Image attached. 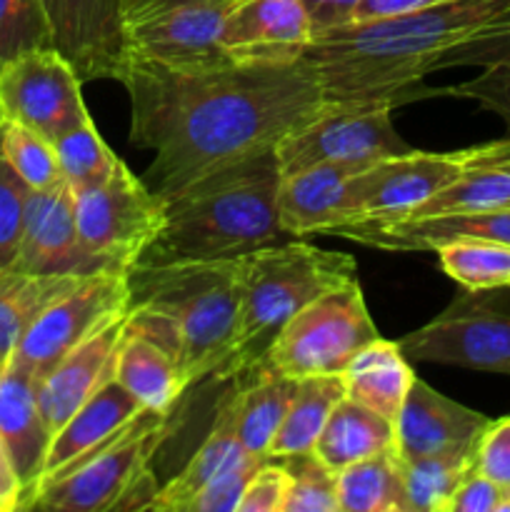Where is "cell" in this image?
Here are the masks:
<instances>
[{
	"label": "cell",
	"mask_w": 510,
	"mask_h": 512,
	"mask_svg": "<svg viewBox=\"0 0 510 512\" xmlns=\"http://www.w3.org/2000/svg\"><path fill=\"white\" fill-rule=\"evenodd\" d=\"M498 63H510V8L468 40L445 50L433 65V73L445 68H488Z\"/></svg>",
	"instance_id": "39"
},
{
	"label": "cell",
	"mask_w": 510,
	"mask_h": 512,
	"mask_svg": "<svg viewBox=\"0 0 510 512\" xmlns=\"http://www.w3.org/2000/svg\"><path fill=\"white\" fill-rule=\"evenodd\" d=\"M313 35L300 0H233L220 48L235 63H293L303 58Z\"/></svg>",
	"instance_id": "16"
},
{
	"label": "cell",
	"mask_w": 510,
	"mask_h": 512,
	"mask_svg": "<svg viewBox=\"0 0 510 512\" xmlns=\"http://www.w3.org/2000/svg\"><path fill=\"white\" fill-rule=\"evenodd\" d=\"M170 435V413L143 410L123 433L73 468L45 480L28 510L108 512L150 470V460Z\"/></svg>",
	"instance_id": "8"
},
{
	"label": "cell",
	"mask_w": 510,
	"mask_h": 512,
	"mask_svg": "<svg viewBox=\"0 0 510 512\" xmlns=\"http://www.w3.org/2000/svg\"><path fill=\"white\" fill-rule=\"evenodd\" d=\"M298 390V380L285 378L265 365H255L245 380L230 390L233 423L245 453L268 460V448L288 413Z\"/></svg>",
	"instance_id": "26"
},
{
	"label": "cell",
	"mask_w": 510,
	"mask_h": 512,
	"mask_svg": "<svg viewBox=\"0 0 510 512\" xmlns=\"http://www.w3.org/2000/svg\"><path fill=\"white\" fill-rule=\"evenodd\" d=\"M483 73L465 80L460 85H450L440 93L455 95V98H468L478 103L483 110L500 115L510 125V63L488 65L480 68Z\"/></svg>",
	"instance_id": "42"
},
{
	"label": "cell",
	"mask_w": 510,
	"mask_h": 512,
	"mask_svg": "<svg viewBox=\"0 0 510 512\" xmlns=\"http://www.w3.org/2000/svg\"><path fill=\"white\" fill-rule=\"evenodd\" d=\"M300 3H303L305 10H308L313 33L318 35L330 28H338V25L350 23L365 0H300Z\"/></svg>",
	"instance_id": "46"
},
{
	"label": "cell",
	"mask_w": 510,
	"mask_h": 512,
	"mask_svg": "<svg viewBox=\"0 0 510 512\" xmlns=\"http://www.w3.org/2000/svg\"><path fill=\"white\" fill-rule=\"evenodd\" d=\"M390 103H330L275 145L280 175L318 163L368 165L410 148L395 130Z\"/></svg>",
	"instance_id": "11"
},
{
	"label": "cell",
	"mask_w": 510,
	"mask_h": 512,
	"mask_svg": "<svg viewBox=\"0 0 510 512\" xmlns=\"http://www.w3.org/2000/svg\"><path fill=\"white\" fill-rule=\"evenodd\" d=\"M5 123V118H3V113H0V125H3Z\"/></svg>",
	"instance_id": "49"
},
{
	"label": "cell",
	"mask_w": 510,
	"mask_h": 512,
	"mask_svg": "<svg viewBox=\"0 0 510 512\" xmlns=\"http://www.w3.org/2000/svg\"><path fill=\"white\" fill-rule=\"evenodd\" d=\"M13 268L28 273L88 275L95 273L75 228L73 188L65 180L43 190H28L23 208L18 255Z\"/></svg>",
	"instance_id": "17"
},
{
	"label": "cell",
	"mask_w": 510,
	"mask_h": 512,
	"mask_svg": "<svg viewBox=\"0 0 510 512\" xmlns=\"http://www.w3.org/2000/svg\"><path fill=\"white\" fill-rule=\"evenodd\" d=\"M413 363L510 378V290H465L423 328L398 340Z\"/></svg>",
	"instance_id": "10"
},
{
	"label": "cell",
	"mask_w": 510,
	"mask_h": 512,
	"mask_svg": "<svg viewBox=\"0 0 510 512\" xmlns=\"http://www.w3.org/2000/svg\"><path fill=\"white\" fill-rule=\"evenodd\" d=\"M288 470L280 460H263L245 485L238 512H283L288 500Z\"/></svg>",
	"instance_id": "43"
},
{
	"label": "cell",
	"mask_w": 510,
	"mask_h": 512,
	"mask_svg": "<svg viewBox=\"0 0 510 512\" xmlns=\"http://www.w3.org/2000/svg\"><path fill=\"white\" fill-rule=\"evenodd\" d=\"M490 418L445 398L420 378L413 380L395 418V453L400 460L470 453Z\"/></svg>",
	"instance_id": "19"
},
{
	"label": "cell",
	"mask_w": 510,
	"mask_h": 512,
	"mask_svg": "<svg viewBox=\"0 0 510 512\" xmlns=\"http://www.w3.org/2000/svg\"><path fill=\"white\" fill-rule=\"evenodd\" d=\"M40 48H53L40 0H0V65Z\"/></svg>",
	"instance_id": "38"
},
{
	"label": "cell",
	"mask_w": 510,
	"mask_h": 512,
	"mask_svg": "<svg viewBox=\"0 0 510 512\" xmlns=\"http://www.w3.org/2000/svg\"><path fill=\"white\" fill-rule=\"evenodd\" d=\"M13 510H23V488H20V480L10 465L3 438H0V512Z\"/></svg>",
	"instance_id": "48"
},
{
	"label": "cell",
	"mask_w": 510,
	"mask_h": 512,
	"mask_svg": "<svg viewBox=\"0 0 510 512\" xmlns=\"http://www.w3.org/2000/svg\"><path fill=\"white\" fill-rule=\"evenodd\" d=\"M325 235L383 253H435L440 245L455 238H488L510 245V205L435 218L360 220L338 225Z\"/></svg>",
	"instance_id": "20"
},
{
	"label": "cell",
	"mask_w": 510,
	"mask_h": 512,
	"mask_svg": "<svg viewBox=\"0 0 510 512\" xmlns=\"http://www.w3.org/2000/svg\"><path fill=\"white\" fill-rule=\"evenodd\" d=\"M503 205H510V138L475 145L463 175L413 210L408 218L478 213Z\"/></svg>",
	"instance_id": "25"
},
{
	"label": "cell",
	"mask_w": 510,
	"mask_h": 512,
	"mask_svg": "<svg viewBox=\"0 0 510 512\" xmlns=\"http://www.w3.org/2000/svg\"><path fill=\"white\" fill-rule=\"evenodd\" d=\"M370 165V163H368ZM358 163H318L280 175L278 220L290 238L325 235L343 223L345 185Z\"/></svg>",
	"instance_id": "24"
},
{
	"label": "cell",
	"mask_w": 510,
	"mask_h": 512,
	"mask_svg": "<svg viewBox=\"0 0 510 512\" xmlns=\"http://www.w3.org/2000/svg\"><path fill=\"white\" fill-rule=\"evenodd\" d=\"M53 148L55 155H58L63 180L73 190L88 188V185L105 180L120 160L108 148L103 135L98 133L93 118H85L73 130L53 140Z\"/></svg>",
	"instance_id": "35"
},
{
	"label": "cell",
	"mask_w": 510,
	"mask_h": 512,
	"mask_svg": "<svg viewBox=\"0 0 510 512\" xmlns=\"http://www.w3.org/2000/svg\"><path fill=\"white\" fill-rule=\"evenodd\" d=\"M80 85V75L58 50H28L0 65V113L53 143L90 118Z\"/></svg>",
	"instance_id": "14"
},
{
	"label": "cell",
	"mask_w": 510,
	"mask_h": 512,
	"mask_svg": "<svg viewBox=\"0 0 510 512\" xmlns=\"http://www.w3.org/2000/svg\"><path fill=\"white\" fill-rule=\"evenodd\" d=\"M345 398L340 375L298 380V390L268 448V460L290 458L315 448L335 405Z\"/></svg>",
	"instance_id": "31"
},
{
	"label": "cell",
	"mask_w": 510,
	"mask_h": 512,
	"mask_svg": "<svg viewBox=\"0 0 510 512\" xmlns=\"http://www.w3.org/2000/svg\"><path fill=\"white\" fill-rule=\"evenodd\" d=\"M80 278L83 275L28 273L13 265L0 268V365L3 368L30 323Z\"/></svg>",
	"instance_id": "30"
},
{
	"label": "cell",
	"mask_w": 510,
	"mask_h": 512,
	"mask_svg": "<svg viewBox=\"0 0 510 512\" xmlns=\"http://www.w3.org/2000/svg\"><path fill=\"white\" fill-rule=\"evenodd\" d=\"M395 445V423L375 410L365 408L358 400L345 395L330 413L313 453L340 473L358 460L378 455Z\"/></svg>",
	"instance_id": "29"
},
{
	"label": "cell",
	"mask_w": 510,
	"mask_h": 512,
	"mask_svg": "<svg viewBox=\"0 0 510 512\" xmlns=\"http://www.w3.org/2000/svg\"><path fill=\"white\" fill-rule=\"evenodd\" d=\"M75 228L85 255L103 270H130L165 220V200L123 160L100 183L73 190Z\"/></svg>",
	"instance_id": "9"
},
{
	"label": "cell",
	"mask_w": 510,
	"mask_h": 512,
	"mask_svg": "<svg viewBox=\"0 0 510 512\" xmlns=\"http://www.w3.org/2000/svg\"><path fill=\"white\" fill-rule=\"evenodd\" d=\"M440 268L463 290L510 288V245L488 238H455L440 245Z\"/></svg>",
	"instance_id": "34"
},
{
	"label": "cell",
	"mask_w": 510,
	"mask_h": 512,
	"mask_svg": "<svg viewBox=\"0 0 510 512\" xmlns=\"http://www.w3.org/2000/svg\"><path fill=\"white\" fill-rule=\"evenodd\" d=\"M475 470L510 488V415L490 420L475 445Z\"/></svg>",
	"instance_id": "44"
},
{
	"label": "cell",
	"mask_w": 510,
	"mask_h": 512,
	"mask_svg": "<svg viewBox=\"0 0 510 512\" xmlns=\"http://www.w3.org/2000/svg\"><path fill=\"white\" fill-rule=\"evenodd\" d=\"M448 3V0H365L358 8L353 20H370V18H385V15H400L413 13V10L430 8V5ZM350 20V23H353Z\"/></svg>",
	"instance_id": "47"
},
{
	"label": "cell",
	"mask_w": 510,
	"mask_h": 512,
	"mask_svg": "<svg viewBox=\"0 0 510 512\" xmlns=\"http://www.w3.org/2000/svg\"><path fill=\"white\" fill-rule=\"evenodd\" d=\"M375 338L360 283L350 280L298 310L270 340L260 365L293 380L340 375Z\"/></svg>",
	"instance_id": "6"
},
{
	"label": "cell",
	"mask_w": 510,
	"mask_h": 512,
	"mask_svg": "<svg viewBox=\"0 0 510 512\" xmlns=\"http://www.w3.org/2000/svg\"><path fill=\"white\" fill-rule=\"evenodd\" d=\"M128 283L130 308L173 335L188 383L215 378L238 328L243 258L133 265Z\"/></svg>",
	"instance_id": "4"
},
{
	"label": "cell",
	"mask_w": 510,
	"mask_h": 512,
	"mask_svg": "<svg viewBox=\"0 0 510 512\" xmlns=\"http://www.w3.org/2000/svg\"><path fill=\"white\" fill-rule=\"evenodd\" d=\"M473 470L475 450L403 460L408 512H448L450 500Z\"/></svg>",
	"instance_id": "33"
},
{
	"label": "cell",
	"mask_w": 510,
	"mask_h": 512,
	"mask_svg": "<svg viewBox=\"0 0 510 512\" xmlns=\"http://www.w3.org/2000/svg\"><path fill=\"white\" fill-rule=\"evenodd\" d=\"M0 155L28 190H43L63 180L53 143L20 123L5 120L0 125Z\"/></svg>",
	"instance_id": "36"
},
{
	"label": "cell",
	"mask_w": 510,
	"mask_h": 512,
	"mask_svg": "<svg viewBox=\"0 0 510 512\" xmlns=\"http://www.w3.org/2000/svg\"><path fill=\"white\" fill-rule=\"evenodd\" d=\"M275 148L190 183L165 203L158 235L135 265L245 258L290 238L278 220Z\"/></svg>",
	"instance_id": "3"
},
{
	"label": "cell",
	"mask_w": 510,
	"mask_h": 512,
	"mask_svg": "<svg viewBox=\"0 0 510 512\" xmlns=\"http://www.w3.org/2000/svg\"><path fill=\"white\" fill-rule=\"evenodd\" d=\"M510 8V0H448L413 13L353 20L313 35L303 60L333 103L408 98L445 50Z\"/></svg>",
	"instance_id": "2"
},
{
	"label": "cell",
	"mask_w": 510,
	"mask_h": 512,
	"mask_svg": "<svg viewBox=\"0 0 510 512\" xmlns=\"http://www.w3.org/2000/svg\"><path fill=\"white\" fill-rule=\"evenodd\" d=\"M130 145L153 150L143 183L168 203L203 175L268 153L333 100L303 58L195 70L128 68Z\"/></svg>",
	"instance_id": "1"
},
{
	"label": "cell",
	"mask_w": 510,
	"mask_h": 512,
	"mask_svg": "<svg viewBox=\"0 0 510 512\" xmlns=\"http://www.w3.org/2000/svg\"><path fill=\"white\" fill-rule=\"evenodd\" d=\"M265 458H255L248 455L240 463H235L233 468L223 470L215 480H210L203 490H200L198 498L190 503L188 512H238L240 500H243L245 485L253 478V473L258 470V465Z\"/></svg>",
	"instance_id": "41"
},
{
	"label": "cell",
	"mask_w": 510,
	"mask_h": 512,
	"mask_svg": "<svg viewBox=\"0 0 510 512\" xmlns=\"http://www.w3.org/2000/svg\"><path fill=\"white\" fill-rule=\"evenodd\" d=\"M473 148L453 153H408L380 158L353 173L345 185L343 223L403 220L463 175Z\"/></svg>",
	"instance_id": "12"
},
{
	"label": "cell",
	"mask_w": 510,
	"mask_h": 512,
	"mask_svg": "<svg viewBox=\"0 0 510 512\" xmlns=\"http://www.w3.org/2000/svg\"><path fill=\"white\" fill-rule=\"evenodd\" d=\"M128 305V270H95L83 275L30 323L10 358L38 383L68 350Z\"/></svg>",
	"instance_id": "13"
},
{
	"label": "cell",
	"mask_w": 510,
	"mask_h": 512,
	"mask_svg": "<svg viewBox=\"0 0 510 512\" xmlns=\"http://www.w3.org/2000/svg\"><path fill=\"white\" fill-rule=\"evenodd\" d=\"M230 5L233 0H120L128 68L195 70L228 63L220 33Z\"/></svg>",
	"instance_id": "7"
},
{
	"label": "cell",
	"mask_w": 510,
	"mask_h": 512,
	"mask_svg": "<svg viewBox=\"0 0 510 512\" xmlns=\"http://www.w3.org/2000/svg\"><path fill=\"white\" fill-rule=\"evenodd\" d=\"M113 378L145 410L160 413H173L180 395L190 388L175 345L160 330L133 318V310L115 353Z\"/></svg>",
	"instance_id": "21"
},
{
	"label": "cell",
	"mask_w": 510,
	"mask_h": 512,
	"mask_svg": "<svg viewBox=\"0 0 510 512\" xmlns=\"http://www.w3.org/2000/svg\"><path fill=\"white\" fill-rule=\"evenodd\" d=\"M448 512H510V488L473 470L450 500Z\"/></svg>",
	"instance_id": "45"
},
{
	"label": "cell",
	"mask_w": 510,
	"mask_h": 512,
	"mask_svg": "<svg viewBox=\"0 0 510 512\" xmlns=\"http://www.w3.org/2000/svg\"><path fill=\"white\" fill-rule=\"evenodd\" d=\"M335 483L340 512H408L403 460L395 445L335 473Z\"/></svg>",
	"instance_id": "32"
},
{
	"label": "cell",
	"mask_w": 510,
	"mask_h": 512,
	"mask_svg": "<svg viewBox=\"0 0 510 512\" xmlns=\"http://www.w3.org/2000/svg\"><path fill=\"white\" fill-rule=\"evenodd\" d=\"M0 438L23 488V510H28L43 478L50 430L40 413L35 378L13 358L0 373Z\"/></svg>",
	"instance_id": "22"
},
{
	"label": "cell",
	"mask_w": 510,
	"mask_h": 512,
	"mask_svg": "<svg viewBox=\"0 0 510 512\" xmlns=\"http://www.w3.org/2000/svg\"><path fill=\"white\" fill-rule=\"evenodd\" d=\"M288 470V500L283 512H340L335 473L313 453L280 458Z\"/></svg>",
	"instance_id": "37"
},
{
	"label": "cell",
	"mask_w": 510,
	"mask_h": 512,
	"mask_svg": "<svg viewBox=\"0 0 510 512\" xmlns=\"http://www.w3.org/2000/svg\"><path fill=\"white\" fill-rule=\"evenodd\" d=\"M355 270L358 263L350 255L300 243L298 238L245 255L238 328L228 360L215 378L233 380L253 370L270 340L298 310L358 280Z\"/></svg>",
	"instance_id": "5"
},
{
	"label": "cell",
	"mask_w": 510,
	"mask_h": 512,
	"mask_svg": "<svg viewBox=\"0 0 510 512\" xmlns=\"http://www.w3.org/2000/svg\"><path fill=\"white\" fill-rule=\"evenodd\" d=\"M245 448L240 445L238 433H235L233 423V403H230V393L220 398L218 410H215V423L200 448L195 450L183 465L175 478H170L163 488L158 490L153 500V508L158 512H188L190 503L200 495V490L218 478L223 470L233 468L243 458H248Z\"/></svg>",
	"instance_id": "27"
},
{
	"label": "cell",
	"mask_w": 510,
	"mask_h": 512,
	"mask_svg": "<svg viewBox=\"0 0 510 512\" xmlns=\"http://www.w3.org/2000/svg\"><path fill=\"white\" fill-rule=\"evenodd\" d=\"M143 405L123 388L115 378H110L103 388L95 390L73 415L63 423V428L50 438L48 455H45L43 478H55L88 458L90 453L108 445L118 433H123L140 413ZM38 485V488H40Z\"/></svg>",
	"instance_id": "23"
},
{
	"label": "cell",
	"mask_w": 510,
	"mask_h": 512,
	"mask_svg": "<svg viewBox=\"0 0 510 512\" xmlns=\"http://www.w3.org/2000/svg\"><path fill=\"white\" fill-rule=\"evenodd\" d=\"M28 188L15 178L0 155V268L13 265L23 230V208Z\"/></svg>",
	"instance_id": "40"
},
{
	"label": "cell",
	"mask_w": 510,
	"mask_h": 512,
	"mask_svg": "<svg viewBox=\"0 0 510 512\" xmlns=\"http://www.w3.org/2000/svg\"><path fill=\"white\" fill-rule=\"evenodd\" d=\"M130 320V305L113 318L105 320L98 330L80 340L73 350L63 355L43 378L35 383L38 405L43 413L50 438L63 428L65 420L113 378L115 353Z\"/></svg>",
	"instance_id": "18"
},
{
	"label": "cell",
	"mask_w": 510,
	"mask_h": 512,
	"mask_svg": "<svg viewBox=\"0 0 510 512\" xmlns=\"http://www.w3.org/2000/svg\"><path fill=\"white\" fill-rule=\"evenodd\" d=\"M0 373H3V365H0Z\"/></svg>",
	"instance_id": "50"
},
{
	"label": "cell",
	"mask_w": 510,
	"mask_h": 512,
	"mask_svg": "<svg viewBox=\"0 0 510 512\" xmlns=\"http://www.w3.org/2000/svg\"><path fill=\"white\" fill-rule=\"evenodd\" d=\"M340 378H343L348 398L358 400L360 405L395 423L405 395L418 375L398 343L375 338L373 343L358 350Z\"/></svg>",
	"instance_id": "28"
},
{
	"label": "cell",
	"mask_w": 510,
	"mask_h": 512,
	"mask_svg": "<svg viewBox=\"0 0 510 512\" xmlns=\"http://www.w3.org/2000/svg\"><path fill=\"white\" fill-rule=\"evenodd\" d=\"M53 48L83 83L123 80L128 70L120 0H40Z\"/></svg>",
	"instance_id": "15"
}]
</instances>
